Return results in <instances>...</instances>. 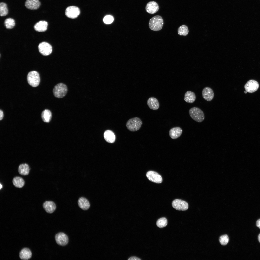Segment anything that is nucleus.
I'll list each match as a JSON object with an SVG mask.
<instances>
[{"mask_svg":"<svg viewBox=\"0 0 260 260\" xmlns=\"http://www.w3.org/2000/svg\"><path fill=\"white\" fill-rule=\"evenodd\" d=\"M164 24L163 18L160 16L156 15L150 20L149 26L150 29L155 31H159L162 28Z\"/></svg>","mask_w":260,"mask_h":260,"instance_id":"nucleus-1","label":"nucleus"},{"mask_svg":"<svg viewBox=\"0 0 260 260\" xmlns=\"http://www.w3.org/2000/svg\"><path fill=\"white\" fill-rule=\"evenodd\" d=\"M189 113L191 117L196 122H201L204 119L203 111L198 107H194L191 108L189 110Z\"/></svg>","mask_w":260,"mask_h":260,"instance_id":"nucleus-2","label":"nucleus"},{"mask_svg":"<svg viewBox=\"0 0 260 260\" xmlns=\"http://www.w3.org/2000/svg\"><path fill=\"white\" fill-rule=\"evenodd\" d=\"M142 124V122L140 118L135 117L128 120L126 123V126L129 130L134 132L139 130Z\"/></svg>","mask_w":260,"mask_h":260,"instance_id":"nucleus-3","label":"nucleus"},{"mask_svg":"<svg viewBox=\"0 0 260 260\" xmlns=\"http://www.w3.org/2000/svg\"><path fill=\"white\" fill-rule=\"evenodd\" d=\"M67 88L66 85L62 83H58L56 85L53 90L54 96L58 98H62L66 94Z\"/></svg>","mask_w":260,"mask_h":260,"instance_id":"nucleus-4","label":"nucleus"},{"mask_svg":"<svg viewBox=\"0 0 260 260\" xmlns=\"http://www.w3.org/2000/svg\"><path fill=\"white\" fill-rule=\"evenodd\" d=\"M27 78L28 83L32 87H37L39 84V75L37 71H32L29 72L27 75Z\"/></svg>","mask_w":260,"mask_h":260,"instance_id":"nucleus-5","label":"nucleus"},{"mask_svg":"<svg viewBox=\"0 0 260 260\" xmlns=\"http://www.w3.org/2000/svg\"><path fill=\"white\" fill-rule=\"evenodd\" d=\"M80 10L79 8L74 6L68 7L65 11V14L68 17L75 19L80 14Z\"/></svg>","mask_w":260,"mask_h":260,"instance_id":"nucleus-6","label":"nucleus"},{"mask_svg":"<svg viewBox=\"0 0 260 260\" xmlns=\"http://www.w3.org/2000/svg\"><path fill=\"white\" fill-rule=\"evenodd\" d=\"M39 52L44 56H47L50 54L52 51V47L49 43L43 42L40 43L38 46Z\"/></svg>","mask_w":260,"mask_h":260,"instance_id":"nucleus-7","label":"nucleus"},{"mask_svg":"<svg viewBox=\"0 0 260 260\" xmlns=\"http://www.w3.org/2000/svg\"><path fill=\"white\" fill-rule=\"evenodd\" d=\"M172 205L176 210L181 211L187 210L188 207V203L185 201L179 199H176L173 201Z\"/></svg>","mask_w":260,"mask_h":260,"instance_id":"nucleus-8","label":"nucleus"},{"mask_svg":"<svg viewBox=\"0 0 260 260\" xmlns=\"http://www.w3.org/2000/svg\"><path fill=\"white\" fill-rule=\"evenodd\" d=\"M148 179L150 181L157 183H160L162 181L161 176L157 172L153 171L148 172L146 174Z\"/></svg>","mask_w":260,"mask_h":260,"instance_id":"nucleus-9","label":"nucleus"},{"mask_svg":"<svg viewBox=\"0 0 260 260\" xmlns=\"http://www.w3.org/2000/svg\"><path fill=\"white\" fill-rule=\"evenodd\" d=\"M55 239L57 244L62 246L67 245L69 241L68 236L63 232H60L57 234L55 236Z\"/></svg>","mask_w":260,"mask_h":260,"instance_id":"nucleus-10","label":"nucleus"},{"mask_svg":"<svg viewBox=\"0 0 260 260\" xmlns=\"http://www.w3.org/2000/svg\"><path fill=\"white\" fill-rule=\"evenodd\" d=\"M259 87V84L258 82L253 80L248 81L244 86L246 91L247 92L250 93H253L256 91L258 89Z\"/></svg>","mask_w":260,"mask_h":260,"instance_id":"nucleus-11","label":"nucleus"},{"mask_svg":"<svg viewBox=\"0 0 260 260\" xmlns=\"http://www.w3.org/2000/svg\"><path fill=\"white\" fill-rule=\"evenodd\" d=\"M159 8V5L157 2L154 1H151L147 4L145 7V9L147 13L153 14L158 11Z\"/></svg>","mask_w":260,"mask_h":260,"instance_id":"nucleus-12","label":"nucleus"},{"mask_svg":"<svg viewBox=\"0 0 260 260\" xmlns=\"http://www.w3.org/2000/svg\"><path fill=\"white\" fill-rule=\"evenodd\" d=\"M202 94L203 98L207 101H209L212 100L214 96L212 89L209 87H206L203 90Z\"/></svg>","mask_w":260,"mask_h":260,"instance_id":"nucleus-13","label":"nucleus"},{"mask_svg":"<svg viewBox=\"0 0 260 260\" xmlns=\"http://www.w3.org/2000/svg\"><path fill=\"white\" fill-rule=\"evenodd\" d=\"M40 2L38 0H26L25 6L26 7L30 10H36L40 6Z\"/></svg>","mask_w":260,"mask_h":260,"instance_id":"nucleus-14","label":"nucleus"},{"mask_svg":"<svg viewBox=\"0 0 260 260\" xmlns=\"http://www.w3.org/2000/svg\"><path fill=\"white\" fill-rule=\"evenodd\" d=\"M44 209L47 213H51L54 211L56 208L55 203L52 201H47L43 204Z\"/></svg>","mask_w":260,"mask_h":260,"instance_id":"nucleus-15","label":"nucleus"},{"mask_svg":"<svg viewBox=\"0 0 260 260\" xmlns=\"http://www.w3.org/2000/svg\"><path fill=\"white\" fill-rule=\"evenodd\" d=\"M182 132L181 128L179 127H176L171 129L169 132V135L173 139L178 138L181 135Z\"/></svg>","mask_w":260,"mask_h":260,"instance_id":"nucleus-16","label":"nucleus"},{"mask_svg":"<svg viewBox=\"0 0 260 260\" xmlns=\"http://www.w3.org/2000/svg\"><path fill=\"white\" fill-rule=\"evenodd\" d=\"M47 22L45 21H40L37 23L34 26V28L36 31L43 32L46 31L48 26Z\"/></svg>","mask_w":260,"mask_h":260,"instance_id":"nucleus-17","label":"nucleus"},{"mask_svg":"<svg viewBox=\"0 0 260 260\" xmlns=\"http://www.w3.org/2000/svg\"><path fill=\"white\" fill-rule=\"evenodd\" d=\"M147 104L150 109L153 110H157L159 107V104L158 100L154 97H151L148 99Z\"/></svg>","mask_w":260,"mask_h":260,"instance_id":"nucleus-18","label":"nucleus"},{"mask_svg":"<svg viewBox=\"0 0 260 260\" xmlns=\"http://www.w3.org/2000/svg\"><path fill=\"white\" fill-rule=\"evenodd\" d=\"M78 204L79 207L84 210H88L90 206V203L88 200L86 198L83 197L79 198L78 201Z\"/></svg>","mask_w":260,"mask_h":260,"instance_id":"nucleus-19","label":"nucleus"},{"mask_svg":"<svg viewBox=\"0 0 260 260\" xmlns=\"http://www.w3.org/2000/svg\"><path fill=\"white\" fill-rule=\"evenodd\" d=\"M104 136L105 141L109 143H113L115 141V136L111 130H107L104 133Z\"/></svg>","mask_w":260,"mask_h":260,"instance_id":"nucleus-20","label":"nucleus"},{"mask_svg":"<svg viewBox=\"0 0 260 260\" xmlns=\"http://www.w3.org/2000/svg\"><path fill=\"white\" fill-rule=\"evenodd\" d=\"M30 169L29 165L26 163L20 164L18 168L19 173L22 175L26 176L29 173Z\"/></svg>","mask_w":260,"mask_h":260,"instance_id":"nucleus-21","label":"nucleus"},{"mask_svg":"<svg viewBox=\"0 0 260 260\" xmlns=\"http://www.w3.org/2000/svg\"><path fill=\"white\" fill-rule=\"evenodd\" d=\"M32 253L30 250L27 248L23 249L19 253L20 258L22 260H27L31 257Z\"/></svg>","mask_w":260,"mask_h":260,"instance_id":"nucleus-22","label":"nucleus"},{"mask_svg":"<svg viewBox=\"0 0 260 260\" xmlns=\"http://www.w3.org/2000/svg\"><path fill=\"white\" fill-rule=\"evenodd\" d=\"M196 98V95L194 92L188 91L185 94L184 100L188 103H191L195 101Z\"/></svg>","mask_w":260,"mask_h":260,"instance_id":"nucleus-23","label":"nucleus"},{"mask_svg":"<svg viewBox=\"0 0 260 260\" xmlns=\"http://www.w3.org/2000/svg\"><path fill=\"white\" fill-rule=\"evenodd\" d=\"M12 182L15 187L19 188L22 187L25 183L23 179L19 176H16L14 177L12 180Z\"/></svg>","mask_w":260,"mask_h":260,"instance_id":"nucleus-24","label":"nucleus"},{"mask_svg":"<svg viewBox=\"0 0 260 260\" xmlns=\"http://www.w3.org/2000/svg\"><path fill=\"white\" fill-rule=\"evenodd\" d=\"M52 113L50 110L48 109H45L43 111L41 117L43 121L44 122H49L52 117Z\"/></svg>","mask_w":260,"mask_h":260,"instance_id":"nucleus-25","label":"nucleus"},{"mask_svg":"<svg viewBox=\"0 0 260 260\" xmlns=\"http://www.w3.org/2000/svg\"><path fill=\"white\" fill-rule=\"evenodd\" d=\"M178 34L180 35L184 36L187 35L189 33V30L187 26L183 25L180 26L177 30Z\"/></svg>","mask_w":260,"mask_h":260,"instance_id":"nucleus-26","label":"nucleus"},{"mask_svg":"<svg viewBox=\"0 0 260 260\" xmlns=\"http://www.w3.org/2000/svg\"><path fill=\"white\" fill-rule=\"evenodd\" d=\"M8 12V10L6 4L4 2L0 3V15L3 16L7 15Z\"/></svg>","mask_w":260,"mask_h":260,"instance_id":"nucleus-27","label":"nucleus"},{"mask_svg":"<svg viewBox=\"0 0 260 260\" xmlns=\"http://www.w3.org/2000/svg\"><path fill=\"white\" fill-rule=\"evenodd\" d=\"M4 25L6 28L11 29L13 28L15 26V23L14 19L8 18L6 19L4 22Z\"/></svg>","mask_w":260,"mask_h":260,"instance_id":"nucleus-28","label":"nucleus"},{"mask_svg":"<svg viewBox=\"0 0 260 260\" xmlns=\"http://www.w3.org/2000/svg\"><path fill=\"white\" fill-rule=\"evenodd\" d=\"M167 224V220L165 217H162L160 218L156 222L157 226L160 228L165 227Z\"/></svg>","mask_w":260,"mask_h":260,"instance_id":"nucleus-29","label":"nucleus"},{"mask_svg":"<svg viewBox=\"0 0 260 260\" xmlns=\"http://www.w3.org/2000/svg\"><path fill=\"white\" fill-rule=\"evenodd\" d=\"M219 241L220 244L223 245H227L229 241V238L227 235H224L220 237Z\"/></svg>","mask_w":260,"mask_h":260,"instance_id":"nucleus-30","label":"nucleus"},{"mask_svg":"<svg viewBox=\"0 0 260 260\" xmlns=\"http://www.w3.org/2000/svg\"><path fill=\"white\" fill-rule=\"evenodd\" d=\"M103 21L104 23L107 24H109L112 23L114 20L113 17L110 15H107L105 16L104 18Z\"/></svg>","mask_w":260,"mask_h":260,"instance_id":"nucleus-31","label":"nucleus"},{"mask_svg":"<svg viewBox=\"0 0 260 260\" xmlns=\"http://www.w3.org/2000/svg\"><path fill=\"white\" fill-rule=\"evenodd\" d=\"M128 260H141V259H139V258H138V257H135V256H132V257H130L129 258V259H128Z\"/></svg>","mask_w":260,"mask_h":260,"instance_id":"nucleus-32","label":"nucleus"},{"mask_svg":"<svg viewBox=\"0 0 260 260\" xmlns=\"http://www.w3.org/2000/svg\"><path fill=\"white\" fill-rule=\"evenodd\" d=\"M3 117V113L2 111L1 110H0V120H1L2 119Z\"/></svg>","mask_w":260,"mask_h":260,"instance_id":"nucleus-33","label":"nucleus"},{"mask_svg":"<svg viewBox=\"0 0 260 260\" xmlns=\"http://www.w3.org/2000/svg\"><path fill=\"white\" fill-rule=\"evenodd\" d=\"M256 225L260 229V219L258 220L256 222Z\"/></svg>","mask_w":260,"mask_h":260,"instance_id":"nucleus-34","label":"nucleus"},{"mask_svg":"<svg viewBox=\"0 0 260 260\" xmlns=\"http://www.w3.org/2000/svg\"><path fill=\"white\" fill-rule=\"evenodd\" d=\"M258 238L259 241L260 243V234H259L258 235Z\"/></svg>","mask_w":260,"mask_h":260,"instance_id":"nucleus-35","label":"nucleus"},{"mask_svg":"<svg viewBox=\"0 0 260 260\" xmlns=\"http://www.w3.org/2000/svg\"><path fill=\"white\" fill-rule=\"evenodd\" d=\"M2 187V185L0 183V189H1Z\"/></svg>","mask_w":260,"mask_h":260,"instance_id":"nucleus-36","label":"nucleus"},{"mask_svg":"<svg viewBox=\"0 0 260 260\" xmlns=\"http://www.w3.org/2000/svg\"><path fill=\"white\" fill-rule=\"evenodd\" d=\"M247 91H244V93H247Z\"/></svg>","mask_w":260,"mask_h":260,"instance_id":"nucleus-37","label":"nucleus"}]
</instances>
